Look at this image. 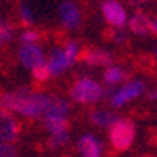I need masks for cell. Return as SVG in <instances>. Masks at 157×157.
<instances>
[{
    "mask_svg": "<svg viewBox=\"0 0 157 157\" xmlns=\"http://www.w3.org/2000/svg\"><path fill=\"white\" fill-rule=\"evenodd\" d=\"M50 96L43 93H33L29 88L3 93L0 96V109L6 112H16L30 120L43 118L47 109Z\"/></svg>",
    "mask_w": 157,
    "mask_h": 157,
    "instance_id": "1",
    "label": "cell"
},
{
    "mask_svg": "<svg viewBox=\"0 0 157 157\" xmlns=\"http://www.w3.org/2000/svg\"><path fill=\"white\" fill-rule=\"evenodd\" d=\"M80 55V47L77 43L69 41L64 47H57L50 52V57L47 61V66L52 75H60L63 71H66L69 66L77 61Z\"/></svg>",
    "mask_w": 157,
    "mask_h": 157,
    "instance_id": "2",
    "label": "cell"
},
{
    "mask_svg": "<svg viewBox=\"0 0 157 157\" xmlns=\"http://www.w3.org/2000/svg\"><path fill=\"white\" fill-rule=\"evenodd\" d=\"M105 94L104 86L90 77H82L74 82L71 88V99L77 104H94Z\"/></svg>",
    "mask_w": 157,
    "mask_h": 157,
    "instance_id": "3",
    "label": "cell"
},
{
    "mask_svg": "<svg viewBox=\"0 0 157 157\" xmlns=\"http://www.w3.org/2000/svg\"><path fill=\"white\" fill-rule=\"evenodd\" d=\"M109 138L115 151H126L135 138V124L126 118H118L110 126Z\"/></svg>",
    "mask_w": 157,
    "mask_h": 157,
    "instance_id": "4",
    "label": "cell"
},
{
    "mask_svg": "<svg viewBox=\"0 0 157 157\" xmlns=\"http://www.w3.org/2000/svg\"><path fill=\"white\" fill-rule=\"evenodd\" d=\"M44 120V127L47 129V132L50 134V146L58 148L66 145L68 141V120L66 118H43Z\"/></svg>",
    "mask_w": 157,
    "mask_h": 157,
    "instance_id": "5",
    "label": "cell"
},
{
    "mask_svg": "<svg viewBox=\"0 0 157 157\" xmlns=\"http://www.w3.org/2000/svg\"><path fill=\"white\" fill-rule=\"evenodd\" d=\"M104 19L113 29H123L127 22V13L118 0H104L101 5Z\"/></svg>",
    "mask_w": 157,
    "mask_h": 157,
    "instance_id": "6",
    "label": "cell"
},
{
    "mask_svg": "<svg viewBox=\"0 0 157 157\" xmlns=\"http://www.w3.org/2000/svg\"><path fill=\"white\" fill-rule=\"evenodd\" d=\"M143 91H145V85L140 80H134V82H129L124 86H121L120 90H116L115 93L110 96V104L113 107H121L124 104L130 102L132 99L138 98Z\"/></svg>",
    "mask_w": 157,
    "mask_h": 157,
    "instance_id": "7",
    "label": "cell"
},
{
    "mask_svg": "<svg viewBox=\"0 0 157 157\" xmlns=\"http://www.w3.org/2000/svg\"><path fill=\"white\" fill-rule=\"evenodd\" d=\"M58 14H60V21H61L64 29L75 30V29L80 27V22H82L80 10H78V6L74 2H71V0H64V2L60 3Z\"/></svg>",
    "mask_w": 157,
    "mask_h": 157,
    "instance_id": "8",
    "label": "cell"
},
{
    "mask_svg": "<svg viewBox=\"0 0 157 157\" xmlns=\"http://www.w3.org/2000/svg\"><path fill=\"white\" fill-rule=\"evenodd\" d=\"M19 135V123L16 118L11 115V112H6L0 109V145L3 143H11Z\"/></svg>",
    "mask_w": 157,
    "mask_h": 157,
    "instance_id": "9",
    "label": "cell"
},
{
    "mask_svg": "<svg viewBox=\"0 0 157 157\" xmlns=\"http://www.w3.org/2000/svg\"><path fill=\"white\" fill-rule=\"evenodd\" d=\"M19 60H21V63L24 64V66L27 69H30V71L33 68L39 66V64L46 63L43 50L39 49L36 44H24L19 49Z\"/></svg>",
    "mask_w": 157,
    "mask_h": 157,
    "instance_id": "10",
    "label": "cell"
},
{
    "mask_svg": "<svg viewBox=\"0 0 157 157\" xmlns=\"http://www.w3.org/2000/svg\"><path fill=\"white\" fill-rule=\"evenodd\" d=\"M77 151L82 157H102L104 145L99 138L88 134L80 137V140L77 143Z\"/></svg>",
    "mask_w": 157,
    "mask_h": 157,
    "instance_id": "11",
    "label": "cell"
},
{
    "mask_svg": "<svg viewBox=\"0 0 157 157\" xmlns=\"http://www.w3.org/2000/svg\"><path fill=\"white\" fill-rule=\"evenodd\" d=\"M82 60L91 66H112L113 55L101 49H85L82 52Z\"/></svg>",
    "mask_w": 157,
    "mask_h": 157,
    "instance_id": "12",
    "label": "cell"
},
{
    "mask_svg": "<svg viewBox=\"0 0 157 157\" xmlns=\"http://www.w3.org/2000/svg\"><path fill=\"white\" fill-rule=\"evenodd\" d=\"M69 115V104L64 101L63 98H55V96H50L49 104H47V109L43 118H68Z\"/></svg>",
    "mask_w": 157,
    "mask_h": 157,
    "instance_id": "13",
    "label": "cell"
},
{
    "mask_svg": "<svg viewBox=\"0 0 157 157\" xmlns=\"http://www.w3.org/2000/svg\"><path fill=\"white\" fill-rule=\"evenodd\" d=\"M129 30L137 35H148L151 32V19L145 13H137L129 19Z\"/></svg>",
    "mask_w": 157,
    "mask_h": 157,
    "instance_id": "14",
    "label": "cell"
},
{
    "mask_svg": "<svg viewBox=\"0 0 157 157\" xmlns=\"http://www.w3.org/2000/svg\"><path fill=\"white\" fill-rule=\"evenodd\" d=\"M90 120L99 127H110L118 120V115L109 110H93L90 113Z\"/></svg>",
    "mask_w": 157,
    "mask_h": 157,
    "instance_id": "15",
    "label": "cell"
},
{
    "mask_svg": "<svg viewBox=\"0 0 157 157\" xmlns=\"http://www.w3.org/2000/svg\"><path fill=\"white\" fill-rule=\"evenodd\" d=\"M127 75L129 74L126 69H123L121 66H116V64H112L104 72V82L107 85H116L120 82H124L127 78Z\"/></svg>",
    "mask_w": 157,
    "mask_h": 157,
    "instance_id": "16",
    "label": "cell"
},
{
    "mask_svg": "<svg viewBox=\"0 0 157 157\" xmlns=\"http://www.w3.org/2000/svg\"><path fill=\"white\" fill-rule=\"evenodd\" d=\"M14 36V32H13V27L0 17V50H2L11 39Z\"/></svg>",
    "mask_w": 157,
    "mask_h": 157,
    "instance_id": "17",
    "label": "cell"
},
{
    "mask_svg": "<svg viewBox=\"0 0 157 157\" xmlns=\"http://www.w3.org/2000/svg\"><path fill=\"white\" fill-rule=\"evenodd\" d=\"M32 75H33V78H35L36 82H46L52 74H50V71H49L47 63H44V64H39V66L33 68V69H32Z\"/></svg>",
    "mask_w": 157,
    "mask_h": 157,
    "instance_id": "18",
    "label": "cell"
},
{
    "mask_svg": "<svg viewBox=\"0 0 157 157\" xmlns=\"http://www.w3.org/2000/svg\"><path fill=\"white\" fill-rule=\"evenodd\" d=\"M109 38L112 39V41L118 43V44H123L127 41V32L123 30V29H113L112 27V32L109 33Z\"/></svg>",
    "mask_w": 157,
    "mask_h": 157,
    "instance_id": "19",
    "label": "cell"
},
{
    "mask_svg": "<svg viewBox=\"0 0 157 157\" xmlns=\"http://www.w3.org/2000/svg\"><path fill=\"white\" fill-rule=\"evenodd\" d=\"M39 38H41V35H39L36 30H25L21 35V39H22L24 44H35Z\"/></svg>",
    "mask_w": 157,
    "mask_h": 157,
    "instance_id": "20",
    "label": "cell"
},
{
    "mask_svg": "<svg viewBox=\"0 0 157 157\" xmlns=\"http://www.w3.org/2000/svg\"><path fill=\"white\" fill-rule=\"evenodd\" d=\"M0 157H17V149L10 143H3L0 145Z\"/></svg>",
    "mask_w": 157,
    "mask_h": 157,
    "instance_id": "21",
    "label": "cell"
},
{
    "mask_svg": "<svg viewBox=\"0 0 157 157\" xmlns=\"http://www.w3.org/2000/svg\"><path fill=\"white\" fill-rule=\"evenodd\" d=\"M21 21H22L24 25H27V27L33 24V14H32L30 8L25 6V5L21 6Z\"/></svg>",
    "mask_w": 157,
    "mask_h": 157,
    "instance_id": "22",
    "label": "cell"
},
{
    "mask_svg": "<svg viewBox=\"0 0 157 157\" xmlns=\"http://www.w3.org/2000/svg\"><path fill=\"white\" fill-rule=\"evenodd\" d=\"M129 3H132V5H143V3H148L151 2V0H127Z\"/></svg>",
    "mask_w": 157,
    "mask_h": 157,
    "instance_id": "23",
    "label": "cell"
},
{
    "mask_svg": "<svg viewBox=\"0 0 157 157\" xmlns=\"http://www.w3.org/2000/svg\"><path fill=\"white\" fill-rule=\"evenodd\" d=\"M151 32H152L154 35H157V17H155L154 21H151Z\"/></svg>",
    "mask_w": 157,
    "mask_h": 157,
    "instance_id": "24",
    "label": "cell"
},
{
    "mask_svg": "<svg viewBox=\"0 0 157 157\" xmlns=\"http://www.w3.org/2000/svg\"><path fill=\"white\" fill-rule=\"evenodd\" d=\"M151 99H154V101H157V88L152 91V93H151Z\"/></svg>",
    "mask_w": 157,
    "mask_h": 157,
    "instance_id": "25",
    "label": "cell"
},
{
    "mask_svg": "<svg viewBox=\"0 0 157 157\" xmlns=\"http://www.w3.org/2000/svg\"><path fill=\"white\" fill-rule=\"evenodd\" d=\"M154 141L157 143V130H155V132H154Z\"/></svg>",
    "mask_w": 157,
    "mask_h": 157,
    "instance_id": "26",
    "label": "cell"
},
{
    "mask_svg": "<svg viewBox=\"0 0 157 157\" xmlns=\"http://www.w3.org/2000/svg\"><path fill=\"white\" fill-rule=\"evenodd\" d=\"M155 58H157V50H155Z\"/></svg>",
    "mask_w": 157,
    "mask_h": 157,
    "instance_id": "27",
    "label": "cell"
}]
</instances>
